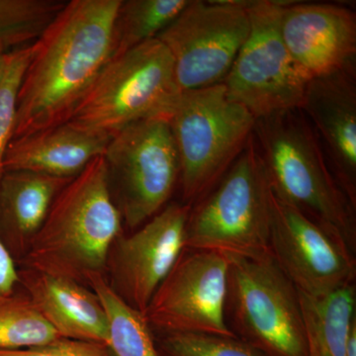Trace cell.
<instances>
[{
  "instance_id": "obj_1",
  "label": "cell",
  "mask_w": 356,
  "mask_h": 356,
  "mask_svg": "<svg viewBox=\"0 0 356 356\" xmlns=\"http://www.w3.org/2000/svg\"><path fill=\"white\" fill-rule=\"evenodd\" d=\"M120 2L67 1L32 44L18 91L13 139L70 120L111 60L112 28Z\"/></svg>"
},
{
  "instance_id": "obj_2",
  "label": "cell",
  "mask_w": 356,
  "mask_h": 356,
  "mask_svg": "<svg viewBox=\"0 0 356 356\" xmlns=\"http://www.w3.org/2000/svg\"><path fill=\"white\" fill-rule=\"evenodd\" d=\"M122 222L106 163L98 156L58 194L21 261L24 268L88 282L102 275Z\"/></svg>"
},
{
  "instance_id": "obj_3",
  "label": "cell",
  "mask_w": 356,
  "mask_h": 356,
  "mask_svg": "<svg viewBox=\"0 0 356 356\" xmlns=\"http://www.w3.org/2000/svg\"><path fill=\"white\" fill-rule=\"evenodd\" d=\"M254 137L273 195L355 252L356 206L337 181L303 112L287 110L257 119Z\"/></svg>"
},
{
  "instance_id": "obj_4",
  "label": "cell",
  "mask_w": 356,
  "mask_h": 356,
  "mask_svg": "<svg viewBox=\"0 0 356 356\" xmlns=\"http://www.w3.org/2000/svg\"><path fill=\"white\" fill-rule=\"evenodd\" d=\"M271 212L273 191L252 133L214 188L191 206L185 248L227 257L270 254Z\"/></svg>"
},
{
  "instance_id": "obj_5",
  "label": "cell",
  "mask_w": 356,
  "mask_h": 356,
  "mask_svg": "<svg viewBox=\"0 0 356 356\" xmlns=\"http://www.w3.org/2000/svg\"><path fill=\"white\" fill-rule=\"evenodd\" d=\"M166 119L177 147L184 203L193 205L243 153L255 118L229 99L221 83L180 93Z\"/></svg>"
},
{
  "instance_id": "obj_6",
  "label": "cell",
  "mask_w": 356,
  "mask_h": 356,
  "mask_svg": "<svg viewBox=\"0 0 356 356\" xmlns=\"http://www.w3.org/2000/svg\"><path fill=\"white\" fill-rule=\"evenodd\" d=\"M180 93L172 55L153 39L111 58L69 122L112 138L136 122L166 118Z\"/></svg>"
},
{
  "instance_id": "obj_7",
  "label": "cell",
  "mask_w": 356,
  "mask_h": 356,
  "mask_svg": "<svg viewBox=\"0 0 356 356\" xmlns=\"http://www.w3.org/2000/svg\"><path fill=\"white\" fill-rule=\"evenodd\" d=\"M225 315L236 339L262 356H308L299 291L270 254L229 257Z\"/></svg>"
},
{
  "instance_id": "obj_8",
  "label": "cell",
  "mask_w": 356,
  "mask_h": 356,
  "mask_svg": "<svg viewBox=\"0 0 356 356\" xmlns=\"http://www.w3.org/2000/svg\"><path fill=\"white\" fill-rule=\"evenodd\" d=\"M103 158L115 202L131 229L163 210L179 181L177 147L165 117L124 128L111 138Z\"/></svg>"
},
{
  "instance_id": "obj_9",
  "label": "cell",
  "mask_w": 356,
  "mask_h": 356,
  "mask_svg": "<svg viewBox=\"0 0 356 356\" xmlns=\"http://www.w3.org/2000/svg\"><path fill=\"white\" fill-rule=\"evenodd\" d=\"M287 2L248 1L250 31L222 81L232 102L254 117L300 109L309 81L293 62L280 32Z\"/></svg>"
},
{
  "instance_id": "obj_10",
  "label": "cell",
  "mask_w": 356,
  "mask_h": 356,
  "mask_svg": "<svg viewBox=\"0 0 356 356\" xmlns=\"http://www.w3.org/2000/svg\"><path fill=\"white\" fill-rule=\"evenodd\" d=\"M250 31L248 1L189 0L156 38L172 55L184 92L222 83Z\"/></svg>"
},
{
  "instance_id": "obj_11",
  "label": "cell",
  "mask_w": 356,
  "mask_h": 356,
  "mask_svg": "<svg viewBox=\"0 0 356 356\" xmlns=\"http://www.w3.org/2000/svg\"><path fill=\"white\" fill-rule=\"evenodd\" d=\"M229 257L185 248L143 314L161 334L236 337L225 315Z\"/></svg>"
},
{
  "instance_id": "obj_12",
  "label": "cell",
  "mask_w": 356,
  "mask_h": 356,
  "mask_svg": "<svg viewBox=\"0 0 356 356\" xmlns=\"http://www.w3.org/2000/svg\"><path fill=\"white\" fill-rule=\"evenodd\" d=\"M269 250L302 294L325 296L355 284V252L273 193Z\"/></svg>"
},
{
  "instance_id": "obj_13",
  "label": "cell",
  "mask_w": 356,
  "mask_h": 356,
  "mask_svg": "<svg viewBox=\"0 0 356 356\" xmlns=\"http://www.w3.org/2000/svg\"><path fill=\"white\" fill-rule=\"evenodd\" d=\"M191 206L172 203L133 234H123L110 252L117 294L144 314L161 283L185 250V231Z\"/></svg>"
},
{
  "instance_id": "obj_14",
  "label": "cell",
  "mask_w": 356,
  "mask_h": 356,
  "mask_svg": "<svg viewBox=\"0 0 356 356\" xmlns=\"http://www.w3.org/2000/svg\"><path fill=\"white\" fill-rule=\"evenodd\" d=\"M280 32L293 62L309 81L355 65L356 14L348 7L287 2Z\"/></svg>"
},
{
  "instance_id": "obj_15",
  "label": "cell",
  "mask_w": 356,
  "mask_h": 356,
  "mask_svg": "<svg viewBox=\"0 0 356 356\" xmlns=\"http://www.w3.org/2000/svg\"><path fill=\"white\" fill-rule=\"evenodd\" d=\"M300 110L317 134L337 181L356 206L355 65L311 79Z\"/></svg>"
},
{
  "instance_id": "obj_16",
  "label": "cell",
  "mask_w": 356,
  "mask_h": 356,
  "mask_svg": "<svg viewBox=\"0 0 356 356\" xmlns=\"http://www.w3.org/2000/svg\"><path fill=\"white\" fill-rule=\"evenodd\" d=\"M19 284L60 337L108 346L106 313L92 290L77 281L28 268L19 270Z\"/></svg>"
},
{
  "instance_id": "obj_17",
  "label": "cell",
  "mask_w": 356,
  "mask_h": 356,
  "mask_svg": "<svg viewBox=\"0 0 356 356\" xmlns=\"http://www.w3.org/2000/svg\"><path fill=\"white\" fill-rule=\"evenodd\" d=\"M110 140L67 122L11 140L4 158V172L25 170L74 178L90 161L104 154Z\"/></svg>"
},
{
  "instance_id": "obj_18",
  "label": "cell",
  "mask_w": 356,
  "mask_h": 356,
  "mask_svg": "<svg viewBox=\"0 0 356 356\" xmlns=\"http://www.w3.org/2000/svg\"><path fill=\"white\" fill-rule=\"evenodd\" d=\"M72 178L8 170L0 179V240L14 259H22L54 200Z\"/></svg>"
},
{
  "instance_id": "obj_19",
  "label": "cell",
  "mask_w": 356,
  "mask_h": 356,
  "mask_svg": "<svg viewBox=\"0 0 356 356\" xmlns=\"http://www.w3.org/2000/svg\"><path fill=\"white\" fill-rule=\"evenodd\" d=\"M308 356H346L348 334L355 318V284L325 296L299 292Z\"/></svg>"
},
{
  "instance_id": "obj_20",
  "label": "cell",
  "mask_w": 356,
  "mask_h": 356,
  "mask_svg": "<svg viewBox=\"0 0 356 356\" xmlns=\"http://www.w3.org/2000/svg\"><path fill=\"white\" fill-rule=\"evenodd\" d=\"M88 282L106 313L112 355L161 356L153 330L144 315L126 303L103 275L92 276Z\"/></svg>"
},
{
  "instance_id": "obj_21",
  "label": "cell",
  "mask_w": 356,
  "mask_h": 356,
  "mask_svg": "<svg viewBox=\"0 0 356 356\" xmlns=\"http://www.w3.org/2000/svg\"><path fill=\"white\" fill-rule=\"evenodd\" d=\"M189 0H121L112 28V58L156 39Z\"/></svg>"
},
{
  "instance_id": "obj_22",
  "label": "cell",
  "mask_w": 356,
  "mask_h": 356,
  "mask_svg": "<svg viewBox=\"0 0 356 356\" xmlns=\"http://www.w3.org/2000/svg\"><path fill=\"white\" fill-rule=\"evenodd\" d=\"M27 295L0 298V350H17L43 346L58 339Z\"/></svg>"
},
{
  "instance_id": "obj_23",
  "label": "cell",
  "mask_w": 356,
  "mask_h": 356,
  "mask_svg": "<svg viewBox=\"0 0 356 356\" xmlns=\"http://www.w3.org/2000/svg\"><path fill=\"white\" fill-rule=\"evenodd\" d=\"M65 3L63 0H0V47L13 51L34 43Z\"/></svg>"
},
{
  "instance_id": "obj_24",
  "label": "cell",
  "mask_w": 356,
  "mask_h": 356,
  "mask_svg": "<svg viewBox=\"0 0 356 356\" xmlns=\"http://www.w3.org/2000/svg\"><path fill=\"white\" fill-rule=\"evenodd\" d=\"M161 356H262L236 337L201 334H161Z\"/></svg>"
},
{
  "instance_id": "obj_25",
  "label": "cell",
  "mask_w": 356,
  "mask_h": 356,
  "mask_svg": "<svg viewBox=\"0 0 356 356\" xmlns=\"http://www.w3.org/2000/svg\"><path fill=\"white\" fill-rule=\"evenodd\" d=\"M32 44L10 51L6 74L0 83V179L4 173L7 147L13 139L18 91L31 58Z\"/></svg>"
},
{
  "instance_id": "obj_26",
  "label": "cell",
  "mask_w": 356,
  "mask_h": 356,
  "mask_svg": "<svg viewBox=\"0 0 356 356\" xmlns=\"http://www.w3.org/2000/svg\"><path fill=\"white\" fill-rule=\"evenodd\" d=\"M0 356H114L108 346L92 341L58 337L43 346L17 350H0Z\"/></svg>"
},
{
  "instance_id": "obj_27",
  "label": "cell",
  "mask_w": 356,
  "mask_h": 356,
  "mask_svg": "<svg viewBox=\"0 0 356 356\" xmlns=\"http://www.w3.org/2000/svg\"><path fill=\"white\" fill-rule=\"evenodd\" d=\"M19 284V269L15 259L0 240V298L13 294Z\"/></svg>"
},
{
  "instance_id": "obj_28",
  "label": "cell",
  "mask_w": 356,
  "mask_h": 356,
  "mask_svg": "<svg viewBox=\"0 0 356 356\" xmlns=\"http://www.w3.org/2000/svg\"><path fill=\"white\" fill-rule=\"evenodd\" d=\"M346 356H356V320L351 325L350 334H348Z\"/></svg>"
},
{
  "instance_id": "obj_29",
  "label": "cell",
  "mask_w": 356,
  "mask_h": 356,
  "mask_svg": "<svg viewBox=\"0 0 356 356\" xmlns=\"http://www.w3.org/2000/svg\"><path fill=\"white\" fill-rule=\"evenodd\" d=\"M10 51H7L6 49L0 47V83H1L2 79H3L4 74H6Z\"/></svg>"
}]
</instances>
